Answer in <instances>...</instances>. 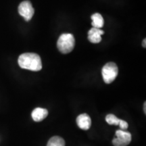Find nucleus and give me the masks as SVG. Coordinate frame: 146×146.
<instances>
[{
  "instance_id": "3",
  "label": "nucleus",
  "mask_w": 146,
  "mask_h": 146,
  "mask_svg": "<svg viewBox=\"0 0 146 146\" xmlns=\"http://www.w3.org/2000/svg\"><path fill=\"white\" fill-rule=\"evenodd\" d=\"M118 67L114 62H108L104 66L102 70L104 81L106 83L110 84L114 81L118 76Z\"/></svg>"
},
{
  "instance_id": "8",
  "label": "nucleus",
  "mask_w": 146,
  "mask_h": 146,
  "mask_svg": "<svg viewBox=\"0 0 146 146\" xmlns=\"http://www.w3.org/2000/svg\"><path fill=\"white\" fill-rule=\"evenodd\" d=\"M47 115H48L47 110L42 108H36L32 112L31 116L34 121L41 122L47 117Z\"/></svg>"
},
{
  "instance_id": "4",
  "label": "nucleus",
  "mask_w": 146,
  "mask_h": 146,
  "mask_svg": "<svg viewBox=\"0 0 146 146\" xmlns=\"http://www.w3.org/2000/svg\"><path fill=\"white\" fill-rule=\"evenodd\" d=\"M132 137L128 131L118 130L116 131V137L113 139L112 143L114 146H127L131 143Z\"/></svg>"
},
{
  "instance_id": "11",
  "label": "nucleus",
  "mask_w": 146,
  "mask_h": 146,
  "mask_svg": "<svg viewBox=\"0 0 146 146\" xmlns=\"http://www.w3.org/2000/svg\"><path fill=\"white\" fill-rule=\"evenodd\" d=\"M120 119L116 117V116L112 114H108L106 117V121L108 124L110 125H119Z\"/></svg>"
},
{
  "instance_id": "1",
  "label": "nucleus",
  "mask_w": 146,
  "mask_h": 146,
  "mask_svg": "<svg viewBox=\"0 0 146 146\" xmlns=\"http://www.w3.org/2000/svg\"><path fill=\"white\" fill-rule=\"evenodd\" d=\"M20 67L23 69L39 71L42 68V63L40 56L35 53H25L19 56L18 60Z\"/></svg>"
},
{
  "instance_id": "2",
  "label": "nucleus",
  "mask_w": 146,
  "mask_h": 146,
  "mask_svg": "<svg viewBox=\"0 0 146 146\" xmlns=\"http://www.w3.org/2000/svg\"><path fill=\"white\" fill-rule=\"evenodd\" d=\"M75 40L73 35L64 33L60 36L57 42L58 49L62 54H68L74 49Z\"/></svg>"
},
{
  "instance_id": "6",
  "label": "nucleus",
  "mask_w": 146,
  "mask_h": 146,
  "mask_svg": "<svg viewBox=\"0 0 146 146\" xmlns=\"http://www.w3.org/2000/svg\"><path fill=\"white\" fill-rule=\"evenodd\" d=\"M76 124L82 130H88L91 125V120L88 114H81L76 118Z\"/></svg>"
},
{
  "instance_id": "7",
  "label": "nucleus",
  "mask_w": 146,
  "mask_h": 146,
  "mask_svg": "<svg viewBox=\"0 0 146 146\" xmlns=\"http://www.w3.org/2000/svg\"><path fill=\"white\" fill-rule=\"evenodd\" d=\"M104 34V31L101 29L93 27L88 32V39L92 43H98L102 41V35Z\"/></svg>"
},
{
  "instance_id": "10",
  "label": "nucleus",
  "mask_w": 146,
  "mask_h": 146,
  "mask_svg": "<svg viewBox=\"0 0 146 146\" xmlns=\"http://www.w3.org/2000/svg\"><path fill=\"white\" fill-rule=\"evenodd\" d=\"M47 146H65V141L59 136H54L50 138Z\"/></svg>"
},
{
  "instance_id": "9",
  "label": "nucleus",
  "mask_w": 146,
  "mask_h": 146,
  "mask_svg": "<svg viewBox=\"0 0 146 146\" xmlns=\"http://www.w3.org/2000/svg\"><path fill=\"white\" fill-rule=\"evenodd\" d=\"M91 20H92V23L91 25L94 28L96 29H101L104 27V21L102 16L99 13L94 14L91 16Z\"/></svg>"
},
{
  "instance_id": "13",
  "label": "nucleus",
  "mask_w": 146,
  "mask_h": 146,
  "mask_svg": "<svg viewBox=\"0 0 146 146\" xmlns=\"http://www.w3.org/2000/svg\"><path fill=\"white\" fill-rule=\"evenodd\" d=\"M145 43H146V39H144V40L143 41V43H142V45H143V47H146V45H145Z\"/></svg>"
},
{
  "instance_id": "12",
  "label": "nucleus",
  "mask_w": 146,
  "mask_h": 146,
  "mask_svg": "<svg viewBox=\"0 0 146 146\" xmlns=\"http://www.w3.org/2000/svg\"><path fill=\"white\" fill-rule=\"evenodd\" d=\"M118 125L120 126V128L121 129V130H123V131L126 130V129H127L128 127H129V125H128V123L123 120H120L119 125Z\"/></svg>"
},
{
  "instance_id": "5",
  "label": "nucleus",
  "mask_w": 146,
  "mask_h": 146,
  "mask_svg": "<svg viewBox=\"0 0 146 146\" xmlns=\"http://www.w3.org/2000/svg\"><path fill=\"white\" fill-rule=\"evenodd\" d=\"M18 13L25 18L26 21L31 20L34 15L35 10L32 3L29 1H24L18 6Z\"/></svg>"
},
{
  "instance_id": "14",
  "label": "nucleus",
  "mask_w": 146,
  "mask_h": 146,
  "mask_svg": "<svg viewBox=\"0 0 146 146\" xmlns=\"http://www.w3.org/2000/svg\"><path fill=\"white\" fill-rule=\"evenodd\" d=\"M146 103L145 102V103H144V112H145V114L146 113Z\"/></svg>"
}]
</instances>
